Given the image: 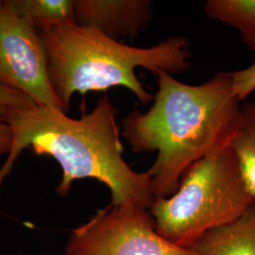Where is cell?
<instances>
[{
    "mask_svg": "<svg viewBox=\"0 0 255 255\" xmlns=\"http://www.w3.org/2000/svg\"><path fill=\"white\" fill-rule=\"evenodd\" d=\"M152 105L122 119V135L135 153L156 151L148 169L155 199L172 196L192 164L231 147L241 128L242 105L229 72L192 85L161 71Z\"/></svg>",
    "mask_w": 255,
    "mask_h": 255,
    "instance_id": "obj_1",
    "label": "cell"
},
{
    "mask_svg": "<svg viewBox=\"0 0 255 255\" xmlns=\"http://www.w3.org/2000/svg\"><path fill=\"white\" fill-rule=\"evenodd\" d=\"M19 15L40 31L76 23L72 0H10Z\"/></svg>",
    "mask_w": 255,
    "mask_h": 255,
    "instance_id": "obj_10",
    "label": "cell"
},
{
    "mask_svg": "<svg viewBox=\"0 0 255 255\" xmlns=\"http://www.w3.org/2000/svg\"><path fill=\"white\" fill-rule=\"evenodd\" d=\"M255 202L231 146L192 164L177 191L155 199L149 211L164 239L188 249L210 231L241 218Z\"/></svg>",
    "mask_w": 255,
    "mask_h": 255,
    "instance_id": "obj_4",
    "label": "cell"
},
{
    "mask_svg": "<svg viewBox=\"0 0 255 255\" xmlns=\"http://www.w3.org/2000/svg\"><path fill=\"white\" fill-rule=\"evenodd\" d=\"M118 114L107 96L80 119L40 105L11 114L6 122L12 131V143L0 167V190L19 155L30 146L36 154L49 156L61 166L63 176L56 189L59 196H67L76 181L94 179L109 188L111 204L150 209L155 201L150 174L137 172L125 161Z\"/></svg>",
    "mask_w": 255,
    "mask_h": 255,
    "instance_id": "obj_2",
    "label": "cell"
},
{
    "mask_svg": "<svg viewBox=\"0 0 255 255\" xmlns=\"http://www.w3.org/2000/svg\"><path fill=\"white\" fill-rule=\"evenodd\" d=\"M55 95L64 113L70 110L75 93L107 91L124 87L142 104L154 96L139 81L137 68L158 76L161 71L182 73L191 66L190 43L170 36L149 47L128 46L100 30L77 23L40 31Z\"/></svg>",
    "mask_w": 255,
    "mask_h": 255,
    "instance_id": "obj_3",
    "label": "cell"
},
{
    "mask_svg": "<svg viewBox=\"0 0 255 255\" xmlns=\"http://www.w3.org/2000/svg\"><path fill=\"white\" fill-rule=\"evenodd\" d=\"M35 105L34 101L22 92L0 85V120L6 122L11 114Z\"/></svg>",
    "mask_w": 255,
    "mask_h": 255,
    "instance_id": "obj_12",
    "label": "cell"
},
{
    "mask_svg": "<svg viewBox=\"0 0 255 255\" xmlns=\"http://www.w3.org/2000/svg\"><path fill=\"white\" fill-rule=\"evenodd\" d=\"M74 13L78 25L94 27L117 41L135 38L154 18L149 0H77Z\"/></svg>",
    "mask_w": 255,
    "mask_h": 255,
    "instance_id": "obj_7",
    "label": "cell"
},
{
    "mask_svg": "<svg viewBox=\"0 0 255 255\" xmlns=\"http://www.w3.org/2000/svg\"><path fill=\"white\" fill-rule=\"evenodd\" d=\"M204 9L210 19L238 30L243 44L255 51V0H208Z\"/></svg>",
    "mask_w": 255,
    "mask_h": 255,
    "instance_id": "obj_9",
    "label": "cell"
},
{
    "mask_svg": "<svg viewBox=\"0 0 255 255\" xmlns=\"http://www.w3.org/2000/svg\"><path fill=\"white\" fill-rule=\"evenodd\" d=\"M12 143V131L9 124L0 120V157L8 155Z\"/></svg>",
    "mask_w": 255,
    "mask_h": 255,
    "instance_id": "obj_14",
    "label": "cell"
},
{
    "mask_svg": "<svg viewBox=\"0 0 255 255\" xmlns=\"http://www.w3.org/2000/svg\"><path fill=\"white\" fill-rule=\"evenodd\" d=\"M0 85L22 92L36 105L62 110L41 34L10 1H0Z\"/></svg>",
    "mask_w": 255,
    "mask_h": 255,
    "instance_id": "obj_6",
    "label": "cell"
},
{
    "mask_svg": "<svg viewBox=\"0 0 255 255\" xmlns=\"http://www.w3.org/2000/svg\"><path fill=\"white\" fill-rule=\"evenodd\" d=\"M188 249L194 255H255V202L241 218L210 231Z\"/></svg>",
    "mask_w": 255,
    "mask_h": 255,
    "instance_id": "obj_8",
    "label": "cell"
},
{
    "mask_svg": "<svg viewBox=\"0 0 255 255\" xmlns=\"http://www.w3.org/2000/svg\"><path fill=\"white\" fill-rule=\"evenodd\" d=\"M64 255H194L156 230L147 208L110 204L74 229Z\"/></svg>",
    "mask_w": 255,
    "mask_h": 255,
    "instance_id": "obj_5",
    "label": "cell"
},
{
    "mask_svg": "<svg viewBox=\"0 0 255 255\" xmlns=\"http://www.w3.org/2000/svg\"><path fill=\"white\" fill-rule=\"evenodd\" d=\"M232 148L247 189L255 200V102H245L242 105L241 128Z\"/></svg>",
    "mask_w": 255,
    "mask_h": 255,
    "instance_id": "obj_11",
    "label": "cell"
},
{
    "mask_svg": "<svg viewBox=\"0 0 255 255\" xmlns=\"http://www.w3.org/2000/svg\"><path fill=\"white\" fill-rule=\"evenodd\" d=\"M233 91L240 102L247 100L255 91V60L244 69L229 72Z\"/></svg>",
    "mask_w": 255,
    "mask_h": 255,
    "instance_id": "obj_13",
    "label": "cell"
}]
</instances>
